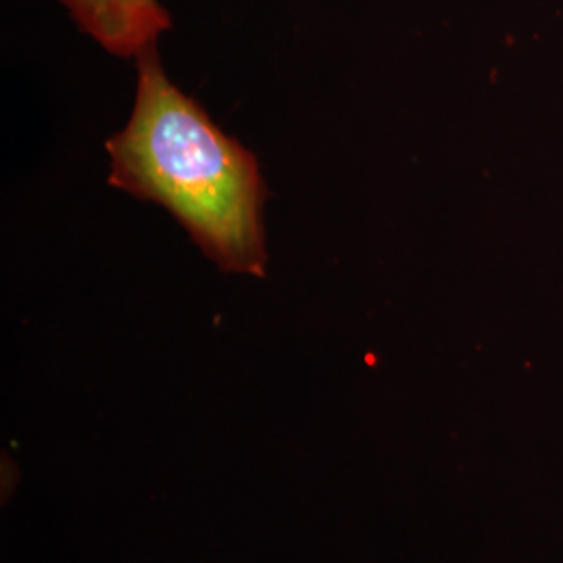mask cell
<instances>
[{
  "mask_svg": "<svg viewBox=\"0 0 563 563\" xmlns=\"http://www.w3.org/2000/svg\"><path fill=\"white\" fill-rule=\"evenodd\" d=\"M107 151L111 186L169 209L223 272L265 274L260 163L167 80L155 44L139 55L136 104Z\"/></svg>",
  "mask_w": 563,
  "mask_h": 563,
  "instance_id": "obj_1",
  "label": "cell"
},
{
  "mask_svg": "<svg viewBox=\"0 0 563 563\" xmlns=\"http://www.w3.org/2000/svg\"><path fill=\"white\" fill-rule=\"evenodd\" d=\"M86 34L118 57H139L172 27L157 0H60Z\"/></svg>",
  "mask_w": 563,
  "mask_h": 563,
  "instance_id": "obj_2",
  "label": "cell"
}]
</instances>
